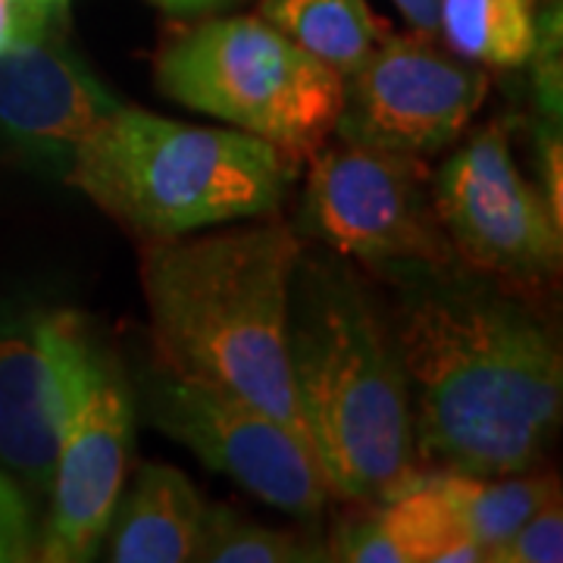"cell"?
I'll use <instances>...</instances> for the list:
<instances>
[{"label":"cell","mask_w":563,"mask_h":563,"mask_svg":"<svg viewBox=\"0 0 563 563\" xmlns=\"http://www.w3.org/2000/svg\"><path fill=\"white\" fill-rule=\"evenodd\" d=\"M451 269L410 279L388 325L413 448L435 470L517 476L561 420V351L523 303Z\"/></svg>","instance_id":"1"},{"label":"cell","mask_w":563,"mask_h":563,"mask_svg":"<svg viewBox=\"0 0 563 563\" xmlns=\"http://www.w3.org/2000/svg\"><path fill=\"white\" fill-rule=\"evenodd\" d=\"M301 257V235L273 220L147 242L141 288L157 363L257 404L303 435L288 363V301Z\"/></svg>","instance_id":"2"},{"label":"cell","mask_w":563,"mask_h":563,"mask_svg":"<svg viewBox=\"0 0 563 563\" xmlns=\"http://www.w3.org/2000/svg\"><path fill=\"white\" fill-rule=\"evenodd\" d=\"M288 363L303 435L335 498L379 501L417 470L391 329L342 263H298L288 301Z\"/></svg>","instance_id":"3"},{"label":"cell","mask_w":563,"mask_h":563,"mask_svg":"<svg viewBox=\"0 0 563 563\" xmlns=\"http://www.w3.org/2000/svg\"><path fill=\"white\" fill-rule=\"evenodd\" d=\"M295 173L298 161L247 132L122 103L69 151V181L147 242L257 220L276 210Z\"/></svg>","instance_id":"4"},{"label":"cell","mask_w":563,"mask_h":563,"mask_svg":"<svg viewBox=\"0 0 563 563\" xmlns=\"http://www.w3.org/2000/svg\"><path fill=\"white\" fill-rule=\"evenodd\" d=\"M166 98L310 161L335 135L344 76L263 16H225L188 29L157 57Z\"/></svg>","instance_id":"5"},{"label":"cell","mask_w":563,"mask_h":563,"mask_svg":"<svg viewBox=\"0 0 563 563\" xmlns=\"http://www.w3.org/2000/svg\"><path fill=\"white\" fill-rule=\"evenodd\" d=\"M303 229L366 266L448 269L461 257L444 235L420 157L344 141L310 157Z\"/></svg>","instance_id":"6"},{"label":"cell","mask_w":563,"mask_h":563,"mask_svg":"<svg viewBox=\"0 0 563 563\" xmlns=\"http://www.w3.org/2000/svg\"><path fill=\"white\" fill-rule=\"evenodd\" d=\"M141 395L161 432L257 501L291 517H320L332 498L310 442L257 404L217 385L176 376L161 363L144 373Z\"/></svg>","instance_id":"7"},{"label":"cell","mask_w":563,"mask_h":563,"mask_svg":"<svg viewBox=\"0 0 563 563\" xmlns=\"http://www.w3.org/2000/svg\"><path fill=\"white\" fill-rule=\"evenodd\" d=\"M432 203L466 266L514 282L558 276L561 222L517 169L501 122L473 135L432 176Z\"/></svg>","instance_id":"8"},{"label":"cell","mask_w":563,"mask_h":563,"mask_svg":"<svg viewBox=\"0 0 563 563\" xmlns=\"http://www.w3.org/2000/svg\"><path fill=\"white\" fill-rule=\"evenodd\" d=\"M488 95L476 63L439 51L426 35H385L344 79L339 139L432 154L461 135Z\"/></svg>","instance_id":"9"},{"label":"cell","mask_w":563,"mask_h":563,"mask_svg":"<svg viewBox=\"0 0 563 563\" xmlns=\"http://www.w3.org/2000/svg\"><path fill=\"white\" fill-rule=\"evenodd\" d=\"M135 451V398L120 361L103 351L63 429L51 476V517L35 544L44 563L95 561L122 498Z\"/></svg>","instance_id":"10"},{"label":"cell","mask_w":563,"mask_h":563,"mask_svg":"<svg viewBox=\"0 0 563 563\" xmlns=\"http://www.w3.org/2000/svg\"><path fill=\"white\" fill-rule=\"evenodd\" d=\"M103 351L73 310L0 335V463L10 473L35 488L51 485L66 420Z\"/></svg>","instance_id":"11"},{"label":"cell","mask_w":563,"mask_h":563,"mask_svg":"<svg viewBox=\"0 0 563 563\" xmlns=\"http://www.w3.org/2000/svg\"><path fill=\"white\" fill-rule=\"evenodd\" d=\"M120 101L85 66L51 41H20L0 51V125L35 147L73 151Z\"/></svg>","instance_id":"12"},{"label":"cell","mask_w":563,"mask_h":563,"mask_svg":"<svg viewBox=\"0 0 563 563\" xmlns=\"http://www.w3.org/2000/svg\"><path fill=\"white\" fill-rule=\"evenodd\" d=\"M344 563H476L483 548L466 536L451 504L422 473H410L379 501L344 517L325 542Z\"/></svg>","instance_id":"13"},{"label":"cell","mask_w":563,"mask_h":563,"mask_svg":"<svg viewBox=\"0 0 563 563\" xmlns=\"http://www.w3.org/2000/svg\"><path fill=\"white\" fill-rule=\"evenodd\" d=\"M210 504L181 470L166 463L141 466L110 520V561H198Z\"/></svg>","instance_id":"14"},{"label":"cell","mask_w":563,"mask_h":563,"mask_svg":"<svg viewBox=\"0 0 563 563\" xmlns=\"http://www.w3.org/2000/svg\"><path fill=\"white\" fill-rule=\"evenodd\" d=\"M261 16L344 79L388 35L366 0H261Z\"/></svg>","instance_id":"15"},{"label":"cell","mask_w":563,"mask_h":563,"mask_svg":"<svg viewBox=\"0 0 563 563\" xmlns=\"http://www.w3.org/2000/svg\"><path fill=\"white\" fill-rule=\"evenodd\" d=\"M426 479L451 504L466 536L483 548V561H488V554L507 542L551 495H558V479H501L454 470H435Z\"/></svg>","instance_id":"16"},{"label":"cell","mask_w":563,"mask_h":563,"mask_svg":"<svg viewBox=\"0 0 563 563\" xmlns=\"http://www.w3.org/2000/svg\"><path fill=\"white\" fill-rule=\"evenodd\" d=\"M439 35L461 60L517 69L532 60L539 25L532 0H442Z\"/></svg>","instance_id":"17"},{"label":"cell","mask_w":563,"mask_h":563,"mask_svg":"<svg viewBox=\"0 0 563 563\" xmlns=\"http://www.w3.org/2000/svg\"><path fill=\"white\" fill-rule=\"evenodd\" d=\"M198 561L203 563H317L329 561V548L295 529L244 520L229 507H210Z\"/></svg>","instance_id":"18"},{"label":"cell","mask_w":563,"mask_h":563,"mask_svg":"<svg viewBox=\"0 0 563 563\" xmlns=\"http://www.w3.org/2000/svg\"><path fill=\"white\" fill-rule=\"evenodd\" d=\"M563 561V510L561 495L548 501L526 520L507 542H501L485 563H561Z\"/></svg>","instance_id":"19"},{"label":"cell","mask_w":563,"mask_h":563,"mask_svg":"<svg viewBox=\"0 0 563 563\" xmlns=\"http://www.w3.org/2000/svg\"><path fill=\"white\" fill-rule=\"evenodd\" d=\"M35 558V526L20 485L0 473V563Z\"/></svg>","instance_id":"20"},{"label":"cell","mask_w":563,"mask_h":563,"mask_svg":"<svg viewBox=\"0 0 563 563\" xmlns=\"http://www.w3.org/2000/svg\"><path fill=\"white\" fill-rule=\"evenodd\" d=\"M54 10L38 7L32 0H0V51L20 41L41 38L51 32Z\"/></svg>","instance_id":"21"},{"label":"cell","mask_w":563,"mask_h":563,"mask_svg":"<svg viewBox=\"0 0 563 563\" xmlns=\"http://www.w3.org/2000/svg\"><path fill=\"white\" fill-rule=\"evenodd\" d=\"M395 7L401 10L407 22L417 29V35H439V13H442V0H395Z\"/></svg>","instance_id":"22"},{"label":"cell","mask_w":563,"mask_h":563,"mask_svg":"<svg viewBox=\"0 0 563 563\" xmlns=\"http://www.w3.org/2000/svg\"><path fill=\"white\" fill-rule=\"evenodd\" d=\"M542 161H544V185H548V195L544 203L551 207L554 220L561 222V141H544L542 144Z\"/></svg>","instance_id":"23"},{"label":"cell","mask_w":563,"mask_h":563,"mask_svg":"<svg viewBox=\"0 0 563 563\" xmlns=\"http://www.w3.org/2000/svg\"><path fill=\"white\" fill-rule=\"evenodd\" d=\"M166 13L179 16H198V13H217L222 7H232L235 0H154Z\"/></svg>","instance_id":"24"},{"label":"cell","mask_w":563,"mask_h":563,"mask_svg":"<svg viewBox=\"0 0 563 563\" xmlns=\"http://www.w3.org/2000/svg\"><path fill=\"white\" fill-rule=\"evenodd\" d=\"M32 3H38V7H47V10H54V13L66 7V0H32Z\"/></svg>","instance_id":"25"}]
</instances>
